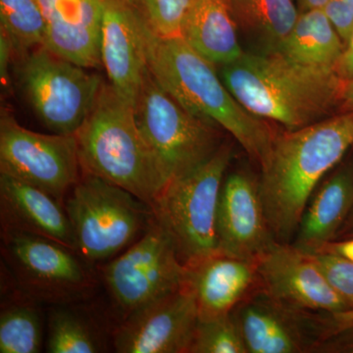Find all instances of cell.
<instances>
[{
  "label": "cell",
  "instance_id": "35",
  "mask_svg": "<svg viewBox=\"0 0 353 353\" xmlns=\"http://www.w3.org/2000/svg\"><path fill=\"white\" fill-rule=\"evenodd\" d=\"M318 250H325V252L336 253V254L347 257V259L353 261V239L333 241L322 246Z\"/></svg>",
  "mask_w": 353,
  "mask_h": 353
},
{
  "label": "cell",
  "instance_id": "32",
  "mask_svg": "<svg viewBox=\"0 0 353 353\" xmlns=\"http://www.w3.org/2000/svg\"><path fill=\"white\" fill-rule=\"evenodd\" d=\"M314 352L353 353V329L323 341L315 347Z\"/></svg>",
  "mask_w": 353,
  "mask_h": 353
},
{
  "label": "cell",
  "instance_id": "10",
  "mask_svg": "<svg viewBox=\"0 0 353 353\" xmlns=\"http://www.w3.org/2000/svg\"><path fill=\"white\" fill-rule=\"evenodd\" d=\"M75 134H46L21 126L13 114L0 118V174H6L48 192L63 203L66 192L78 183Z\"/></svg>",
  "mask_w": 353,
  "mask_h": 353
},
{
  "label": "cell",
  "instance_id": "26",
  "mask_svg": "<svg viewBox=\"0 0 353 353\" xmlns=\"http://www.w3.org/2000/svg\"><path fill=\"white\" fill-rule=\"evenodd\" d=\"M97 339L80 317L67 309H53L48 322V352L94 353Z\"/></svg>",
  "mask_w": 353,
  "mask_h": 353
},
{
  "label": "cell",
  "instance_id": "1",
  "mask_svg": "<svg viewBox=\"0 0 353 353\" xmlns=\"http://www.w3.org/2000/svg\"><path fill=\"white\" fill-rule=\"evenodd\" d=\"M353 148V111L278 132L260 163V190L276 241L294 240L313 192Z\"/></svg>",
  "mask_w": 353,
  "mask_h": 353
},
{
  "label": "cell",
  "instance_id": "27",
  "mask_svg": "<svg viewBox=\"0 0 353 353\" xmlns=\"http://www.w3.org/2000/svg\"><path fill=\"white\" fill-rule=\"evenodd\" d=\"M189 353H248L233 313L199 319Z\"/></svg>",
  "mask_w": 353,
  "mask_h": 353
},
{
  "label": "cell",
  "instance_id": "38",
  "mask_svg": "<svg viewBox=\"0 0 353 353\" xmlns=\"http://www.w3.org/2000/svg\"><path fill=\"white\" fill-rule=\"evenodd\" d=\"M347 239H353V209L334 241L347 240Z\"/></svg>",
  "mask_w": 353,
  "mask_h": 353
},
{
  "label": "cell",
  "instance_id": "29",
  "mask_svg": "<svg viewBox=\"0 0 353 353\" xmlns=\"http://www.w3.org/2000/svg\"><path fill=\"white\" fill-rule=\"evenodd\" d=\"M309 253L321 269L329 284L347 306V310L353 309L352 260L325 250Z\"/></svg>",
  "mask_w": 353,
  "mask_h": 353
},
{
  "label": "cell",
  "instance_id": "12",
  "mask_svg": "<svg viewBox=\"0 0 353 353\" xmlns=\"http://www.w3.org/2000/svg\"><path fill=\"white\" fill-rule=\"evenodd\" d=\"M199 321L188 285L134 311L114 336L120 353H189Z\"/></svg>",
  "mask_w": 353,
  "mask_h": 353
},
{
  "label": "cell",
  "instance_id": "14",
  "mask_svg": "<svg viewBox=\"0 0 353 353\" xmlns=\"http://www.w3.org/2000/svg\"><path fill=\"white\" fill-rule=\"evenodd\" d=\"M6 252L21 282L37 296L65 299L88 287L73 250L37 234L4 232Z\"/></svg>",
  "mask_w": 353,
  "mask_h": 353
},
{
  "label": "cell",
  "instance_id": "25",
  "mask_svg": "<svg viewBox=\"0 0 353 353\" xmlns=\"http://www.w3.org/2000/svg\"><path fill=\"white\" fill-rule=\"evenodd\" d=\"M43 341L41 317L28 305H11L0 315V353H38Z\"/></svg>",
  "mask_w": 353,
  "mask_h": 353
},
{
  "label": "cell",
  "instance_id": "31",
  "mask_svg": "<svg viewBox=\"0 0 353 353\" xmlns=\"http://www.w3.org/2000/svg\"><path fill=\"white\" fill-rule=\"evenodd\" d=\"M323 10L347 46L353 32V0H329Z\"/></svg>",
  "mask_w": 353,
  "mask_h": 353
},
{
  "label": "cell",
  "instance_id": "13",
  "mask_svg": "<svg viewBox=\"0 0 353 353\" xmlns=\"http://www.w3.org/2000/svg\"><path fill=\"white\" fill-rule=\"evenodd\" d=\"M218 250L257 260L276 241L265 212L259 180L245 172L225 178L217 212Z\"/></svg>",
  "mask_w": 353,
  "mask_h": 353
},
{
  "label": "cell",
  "instance_id": "15",
  "mask_svg": "<svg viewBox=\"0 0 353 353\" xmlns=\"http://www.w3.org/2000/svg\"><path fill=\"white\" fill-rule=\"evenodd\" d=\"M248 353L313 352L317 343L313 313L301 312L254 290L234 309Z\"/></svg>",
  "mask_w": 353,
  "mask_h": 353
},
{
  "label": "cell",
  "instance_id": "3",
  "mask_svg": "<svg viewBox=\"0 0 353 353\" xmlns=\"http://www.w3.org/2000/svg\"><path fill=\"white\" fill-rule=\"evenodd\" d=\"M221 78L253 115L301 129L339 111L343 80L334 70L292 61L278 51L245 53L223 65Z\"/></svg>",
  "mask_w": 353,
  "mask_h": 353
},
{
  "label": "cell",
  "instance_id": "16",
  "mask_svg": "<svg viewBox=\"0 0 353 353\" xmlns=\"http://www.w3.org/2000/svg\"><path fill=\"white\" fill-rule=\"evenodd\" d=\"M139 17L127 0H108L101 26V64L108 83L132 106L148 71Z\"/></svg>",
  "mask_w": 353,
  "mask_h": 353
},
{
  "label": "cell",
  "instance_id": "6",
  "mask_svg": "<svg viewBox=\"0 0 353 353\" xmlns=\"http://www.w3.org/2000/svg\"><path fill=\"white\" fill-rule=\"evenodd\" d=\"M76 250L92 261L110 259L150 224L152 206L128 190L85 174L67 199Z\"/></svg>",
  "mask_w": 353,
  "mask_h": 353
},
{
  "label": "cell",
  "instance_id": "34",
  "mask_svg": "<svg viewBox=\"0 0 353 353\" xmlns=\"http://www.w3.org/2000/svg\"><path fill=\"white\" fill-rule=\"evenodd\" d=\"M336 72L343 80L353 79V32L345 46L340 61L336 65Z\"/></svg>",
  "mask_w": 353,
  "mask_h": 353
},
{
  "label": "cell",
  "instance_id": "22",
  "mask_svg": "<svg viewBox=\"0 0 353 353\" xmlns=\"http://www.w3.org/2000/svg\"><path fill=\"white\" fill-rule=\"evenodd\" d=\"M345 43L323 9L299 12L296 24L278 52L297 63L334 70Z\"/></svg>",
  "mask_w": 353,
  "mask_h": 353
},
{
  "label": "cell",
  "instance_id": "9",
  "mask_svg": "<svg viewBox=\"0 0 353 353\" xmlns=\"http://www.w3.org/2000/svg\"><path fill=\"white\" fill-rule=\"evenodd\" d=\"M185 275L175 243L155 218L138 241L104 268L109 292L128 315L181 289Z\"/></svg>",
  "mask_w": 353,
  "mask_h": 353
},
{
  "label": "cell",
  "instance_id": "30",
  "mask_svg": "<svg viewBox=\"0 0 353 353\" xmlns=\"http://www.w3.org/2000/svg\"><path fill=\"white\" fill-rule=\"evenodd\" d=\"M318 345L332 336L353 329V309L336 313H322L315 315Z\"/></svg>",
  "mask_w": 353,
  "mask_h": 353
},
{
  "label": "cell",
  "instance_id": "17",
  "mask_svg": "<svg viewBox=\"0 0 353 353\" xmlns=\"http://www.w3.org/2000/svg\"><path fill=\"white\" fill-rule=\"evenodd\" d=\"M46 31L43 46L87 69L102 66L101 26L108 0H38Z\"/></svg>",
  "mask_w": 353,
  "mask_h": 353
},
{
  "label": "cell",
  "instance_id": "18",
  "mask_svg": "<svg viewBox=\"0 0 353 353\" xmlns=\"http://www.w3.org/2000/svg\"><path fill=\"white\" fill-rule=\"evenodd\" d=\"M185 266V285L194 294L201 320L231 314L259 289L256 260L216 253Z\"/></svg>",
  "mask_w": 353,
  "mask_h": 353
},
{
  "label": "cell",
  "instance_id": "39",
  "mask_svg": "<svg viewBox=\"0 0 353 353\" xmlns=\"http://www.w3.org/2000/svg\"><path fill=\"white\" fill-rule=\"evenodd\" d=\"M127 1L137 9L139 8V0H127Z\"/></svg>",
  "mask_w": 353,
  "mask_h": 353
},
{
  "label": "cell",
  "instance_id": "19",
  "mask_svg": "<svg viewBox=\"0 0 353 353\" xmlns=\"http://www.w3.org/2000/svg\"><path fill=\"white\" fill-rule=\"evenodd\" d=\"M0 208L4 232L37 234L76 250L66 209L48 192L0 174Z\"/></svg>",
  "mask_w": 353,
  "mask_h": 353
},
{
  "label": "cell",
  "instance_id": "36",
  "mask_svg": "<svg viewBox=\"0 0 353 353\" xmlns=\"http://www.w3.org/2000/svg\"><path fill=\"white\" fill-rule=\"evenodd\" d=\"M353 111V79L343 80L340 95L339 112Z\"/></svg>",
  "mask_w": 353,
  "mask_h": 353
},
{
  "label": "cell",
  "instance_id": "28",
  "mask_svg": "<svg viewBox=\"0 0 353 353\" xmlns=\"http://www.w3.org/2000/svg\"><path fill=\"white\" fill-rule=\"evenodd\" d=\"M194 0H139L138 10L146 24L162 38L180 37L185 16Z\"/></svg>",
  "mask_w": 353,
  "mask_h": 353
},
{
  "label": "cell",
  "instance_id": "5",
  "mask_svg": "<svg viewBox=\"0 0 353 353\" xmlns=\"http://www.w3.org/2000/svg\"><path fill=\"white\" fill-rule=\"evenodd\" d=\"M232 157V146L222 143L204 163L169 183L153 204L155 220L170 234L185 265L219 253L218 204Z\"/></svg>",
  "mask_w": 353,
  "mask_h": 353
},
{
  "label": "cell",
  "instance_id": "23",
  "mask_svg": "<svg viewBox=\"0 0 353 353\" xmlns=\"http://www.w3.org/2000/svg\"><path fill=\"white\" fill-rule=\"evenodd\" d=\"M236 23L278 51L296 24L294 0H230Z\"/></svg>",
  "mask_w": 353,
  "mask_h": 353
},
{
  "label": "cell",
  "instance_id": "7",
  "mask_svg": "<svg viewBox=\"0 0 353 353\" xmlns=\"http://www.w3.org/2000/svg\"><path fill=\"white\" fill-rule=\"evenodd\" d=\"M134 109L139 130L169 183L204 163L222 145L219 127L188 110L148 69Z\"/></svg>",
  "mask_w": 353,
  "mask_h": 353
},
{
  "label": "cell",
  "instance_id": "2",
  "mask_svg": "<svg viewBox=\"0 0 353 353\" xmlns=\"http://www.w3.org/2000/svg\"><path fill=\"white\" fill-rule=\"evenodd\" d=\"M139 15L146 65L153 78L190 112L229 132L260 164L278 134L270 122L241 105L216 73L214 64L180 37L157 36Z\"/></svg>",
  "mask_w": 353,
  "mask_h": 353
},
{
  "label": "cell",
  "instance_id": "20",
  "mask_svg": "<svg viewBox=\"0 0 353 353\" xmlns=\"http://www.w3.org/2000/svg\"><path fill=\"white\" fill-rule=\"evenodd\" d=\"M353 209V155L343 158L309 199L294 245L312 252L336 240Z\"/></svg>",
  "mask_w": 353,
  "mask_h": 353
},
{
  "label": "cell",
  "instance_id": "37",
  "mask_svg": "<svg viewBox=\"0 0 353 353\" xmlns=\"http://www.w3.org/2000/svg\"><path fill=\"white\" fill-rule=\"evenodd\" d=\"M299 7V12L313 10V9H323L329 0H296Z\"/></svg>",
  "mask_w": 353,
  "mask_h": 353
},
{
  "label": "cell",
  "instance_id": "21",
  "mask_svg": "<svg viewBox=\"0 0 353 353\" xmlns=\"http://www.w3.org/2000/svg\"><path fill=\"white\" fill-rule=\"evenodd\" d=\"M230 0H194L180 38L214 65L234 62L243 54Z\"/></svg>",
  "mask_w": 353,
  "mask_h": 353
},
{
  "label": "cell",
  "instance_id": "24",
  "mask_svg": "<svg viewBox=\"0 0 353 353\" xmlns=\"http://www.w3.org/2000/svg\"><path fill=\"white\" fill-rule=\"evenodd\" d=\"M0 30L10 39L16 60L43 46L46 23L38 0H0Z\"/></svg>",
  "mask_w": 353,
  "mask_h": 353
},
{
  "label": "cell",
  "instance_id": "8",
  "mask_svg": "<svg viewBox=\"0 0 353 353\" xmlns=\"http://www.w3.org/2000/svg\"><path fill=\"white\" fill-rule=\"evenodd\" d=\"M17 71L37 117L58 134H75L104 83L101 76L43 46L20 58Z\"/></svg>",
  "mask_w": 353,
  "mask_h": 353
},
{
  "label": "cell",
  "instance_id": "11",
  "mask_svg": "<svg viewBox=\"0 0 353 353\" xmlns=\"http://www.w3.org/2000/svg\"><path fill=\"white\" fill-rule=\"evenodd\" d=\"M256 263L259 290L274 301L313 314L347 310L312 255L294 243L276 241Z\"/></svg>",
  "mask_w": 353,
  "mask_h": 353
},
{
  "label": "cell",
  "instance_id": "4",
  "mask_svg": "<svg viewBox=\"0 0 353 353\" xmlns=\"http://www.w3.org/2000/svg\"><path fill=\"white\" fill-rule=\"evenodd\" d=\"M75 139L83 174L118 185L152 208L168 179L139 130L134 106L108 82Z\"/></svg>",
  "mask_w": 353,
  "mask_h": 353
},
{
  "label": "cell",
  "instance_id": "33",
  "mask_svg": "<svg viewBox=\"0 0 353 353\" xmlns=\"http://www.w3.org/2000/svg\"><path fill=\"white\" fill-rule=\"evenodd\" d=\"M15 52H14L13 46L11 43L8 36L0 30V78L4 87L8 85L9 82V68L15 59Z\"/></svg>",
  "mask_w": 353,
  "mask_h": 353
}]
</instances>
